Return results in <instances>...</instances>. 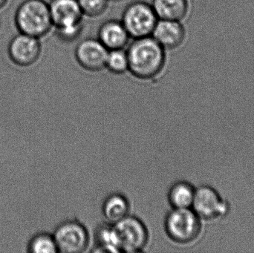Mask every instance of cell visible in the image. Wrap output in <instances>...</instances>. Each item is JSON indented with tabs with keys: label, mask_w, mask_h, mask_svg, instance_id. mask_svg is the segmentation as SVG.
<instances>
[{
	"label": "cell",
	"mask_w": 254,
	"mask_h": 253,
	"mask_svg": "<svg viewBox=\"0 0 254 253\" xmlns=\"http://www.w3.org/2000/svg\"><path fill=\"white\" fill-rule=\"evenodd\" d=\"M126 50L128 72L138 80H153L165 68L166 50L152 37L132 40Z\"/></svg>",
	"instance_id": "obj_1"
},
{
	"label": "cell",
	"mask_w": 254,
	"mask_h": 253,
	"mask_svg": "<svg viewBox=\"0 0 254 253\" xmlns=\"http://www.w3.org/2000/svg\"><path fill=\"white\" fill-rule=\"evenodd\" d=\"M14 24L19 33L42 39L53 29L49 3L45 0H24L16 8Z\"/></svg>",
	"instance_id": "obj_2"
},
{
	"label": "cell",
	"mask_w": 254,
	"mask_h": 253,
	"mask_svg": "<svg viewBox=\"0 0 254 253\" xmlns=\"http://www.w3.org/2000/svg\"><path fill=\"white\" fill-rule=\"evenodd\" d=\"M49 10L55 35L63 43H73L83 30V15L77 0H50Z\"/></svg>",
	"instance_id": "obj_3"
},
{
	"label": "cell",
	"mask_w": 254,
	"mask_h": 253,
	"mask_svg": "<svg viewBox=\"0 0 254 253\" xmlns=\"http://www.w3.org/2000/svg\"><path fill=\"white\" fill-rule=\"evenodd\" d=\"M166 233L173 242L188 245L195 242L201 233V219L191 208L173 209L164 222Z\"/></svg>",
	"instance_id": "obj_4"
},
{
	"label": "cell",
	"mask_w": 254,
	"mask_h": 253,
	"mask_svg": "<svg viewBox=\"0 0 254 253\" xmlns=\"http://www.w3.org/2000/svg\"><path fill=\"white\" fill-rule=\"evenodd\" d=\"M121 20L130 38L134 40L151 37L158 18L152 4L146 1H135L125 7Z\"/></svg>",
	"instance_id": "obj_5"
},
{
	"label": "cell",
	"mask_w": 254,
	"mask_h": 253,
	"mask_svg": "<svg viewBox=\"0 0 254 253\" xmlns=\"http://www.w3.org/2000/svg\"><path fill=\"white\" fill-rule=\"evenodd\" d=\"M113 224L122 252H142L146 248L149 242V232L140 218L128 215Z\"/></svg>",
	"instance_id": "obj_6"
},
{
	"label": "cell",
	"mask_w": 254,
	"mask_h": 253,
	"mask_svg": "<svg viewBox=\"0 0 254 253\" xmlns=\"http://www.w3.org/2000/svg\"><path fill=\"white\" fill-rule=\"evenodd\" d=\"M191 209L204 221H213L224 218L229 212L228 202L210 186L203 185L195 189Z\"/></svg>",
	"instance_id": "obj_7"
},
{
	"label": "cell",
	"mask_w": 254,
	"mask_h": 253,
	"mask_svg": "<svg viewBox=\"0 0 254 253\" xmlns=\"http://www.w3.org/2000/svg\"><path fill=\"white\" fill-rule=\"evenodd\" d=\"M58 252L81 253L89 245V235L86 227L76 220L61 223L53 235Z\"/></svg>",
	"instance_id": "obj_8"
},
{
	"label": "cell",
	"mask_w": 254,
	"mask_h": 253,
	"mask_svg": "<svg viewBox=\"0 0 254 253\" xmlns=\"http://www.w3.org/2000/svg\"><path fill=\"white\" fill-rule=\"evenodd\" d=\"M42 53L40 39L18 33L7 46V55L16 66L27 68L34 65Z\"/></svg>",
	"instance_id": "obj_9"
},
{
	"label": "cell",
	"mask_w": 254,
	"mask_h": 253,
	"mask_svg": "<svg viewBox=\"0 0 254 253\" xmlns=\"http://www.w3.org/2000/svg\"><path fill=\"white\" fill-rule=\"evenodd\" d=\"M108 52L98 38H86L76 46L74 58L85 71L98 72L105 68Z\"/></svg>",
	"instance_id": "obj_10"
},
{
	"label": "cell",
	"mask_w": 254,
	"mask_h": 253,
	"mask_svg": "<svg viewBox=\"0 0 254 253\" xmlns=\"http://www.w3.org/2000/svg\"><path fill=\"white\" fill-rule=\"evenodd\" d=\"M186 29L182 22L158 19L151 37L166 51L180 47L186 39Z\"/></svg>",
	"instance_id": "obj_11"
},
{
	"label": "cell",
	"mask_w": 254,
	"mask_h": 253,
	"mask_svg": "<svg viewBox=\"0 0 254 253\" xmlns=\"http://www.w3.org/2000/svg\"><path fill=\"white\" fill-rule=\"evenodd\" d=\"M130 39L122 20H107L98 29V40L108 51L125 49Z\"/></svg>",
	"instance_id": "obj_12"
},
{
	"label": "cell",
	"mask_w": 254,
	"mask_h": 253,
	"mask_svg": "<svg viewBox=\"0 0 254 253\" xmlns=\"http://www.w3.org/2000/svg\"><path fill=\"white\" fill-rule=\"evenodd\" d=\"M151 4L158 19L182 22L189 12L188 0H152Z\"/></svg>",
	"instance_id": "obj_13"
},
{
	"label": "cell",
	"mask_w": 254,
	"mask_h": 253,
	"mask_svg": "<svg viewBox=\"0 0 254 253\" xmlns=\"http://www.w3.org/2000/svg\"><path fill=\"white\" fill-rule=\"evenodd\" d=\"M129 211L130 203L128 199L120 193L110 195L103 203V214L112 224H116L129 215Z\"/></svg>",
	"instance_id": "obj_14"
},
{
	"label": "cell",
	"mask_w": 254,
	"mask_h": 253,
	"mask_svg": "<svg viewBox=\"0 0 254 253\" xmlns=\"http://www.w3.org/2000/svg\"><path fill=\"white\" fill-rule=\"evenodd\" d=\"M195 191V187L188 181H178L169 190V203L173 209L191 208Z\"/></svg>",
	"instance_id": "obj_15"
},
{
	"label": "cell",
	"mask_w": 254,
	"mask_h": 253,
	"mask_svg": "<svg viewBox=\"0 0 254 253\" xmlns=\"http://www.w3.org/2000/svg\"><path fill=\"white\" fill-rule=\"evenodd\" d=\"M95 242L96 248L101 252H122L114 224L112 223L102 224L97 229Z\"/></svg>",
	"instance_id": "obj_16"
},
{
	"label": "cell",
	"mask_w": 254,
	"mask_h": 253,
	"mask_svg": "<svg viewBox=\"0 0 254 253\" xmlns=\"http://www.w3.org/2000/svg\"><path fill=\"white\" fill-rule=\"evenodd\" d=\"M105 68L112 74L118 75L128 71V60L126 49L109 51Z\"/></svg>",
	"instance_id": "obj_17"
},
{
	"label": "cell",
	"mask_w": 254,
	"mask_h": 253,
	"mask_svg": "<svg viewBox=\"0 0 254 253\" xmlns=\"http://www.w3.org/2000/svg\"><path fill=\"white\" fill-rule=\"evenodd\" d=\"M28 248L29 252L33 253H58L54 236L48 233H41L34 236Z\"/></svg>",
	"instance_id": "obj_18"
},
{
	"label": "cell",
	"mask_w": 254,
	"mask_h": 253,
	"mask_svg": "<svg viewBox=\"0 0 254 253\" xmlns=\"http://www.w3.org/2000/svg\"><path fill=\"white\" fill-rule=\"evenodd\" d=\"M83 16L98 18L108 10L110 0H77Z\"/></svg>",
	"instance_id": "obj_19"
},
{
	"label": "cell",
	"mask_w": 254,
	"mask_h": 253,
	"mask_svg": "<svg viewBox=\"0 0 254 253\" xmlns=\"http://www.w3.org/2000/svg\"><path fill=\"white\" fill-rule=\"evenodd\" d=\"M8 1L9 0H0V10L6 7Z\"/></svg>",
	"instance_id": "obj_20"
},
{
	"label": "cell",
	"mask_w": 254,
	"mask_h": 253,
	"mask_svg": "<svg viewBox=\"0 0 254 253\" xmlns=\"http://www.w3.org/2000/svg\"><path fill=\"white\" fill-rule=\"evenodd\" d=\"M0 27H1V21H0Z\"/></svg>",
	"instance_id": "obj_21"
},
{
	"label": "cell",
	"mask_w": 254,
	"mask_h": 253,
	"mask_svg": "<svg viewBox=\"0 0 254 253\" xmlns=\"http://www.w3.org/2000/svg\"><path fill=\"white\" fill-rule=\"evenodd\" d=\"M116 1H119V0H116Z\"/></svg>",
	"instance_id": "obj_22"
}]
</instances>
